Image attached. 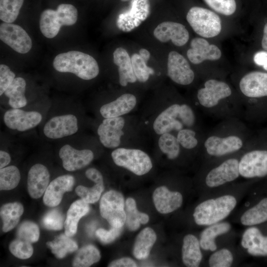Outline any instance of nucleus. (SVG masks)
Returning a JSON list of instances; mask_svg holds the SVG:
<instances>
[{"label": "nucleus", "instance_id": "nucleus-54", "mask_svg": "<svg viewBox=\"0 0 267 267\" xmlns=\"http://www.w3.org/2000/svg\"><path fill=\"white\" fill-rule=\"evenodd\" d=\"M255 63L262 66L267 70V52L265 51H261L257 52L253 58Z\"/></svg>", "mask_w": 267, "mask_h": 267}, {"label": "nucleus", "instance_id": "nucleus-23", "mask_svg": "<svg viewBox=\"0 0 267 267\" xmlns=\"http://www.w3.org/2000/svg\"><path fill=\"white\" fill-rule=\"evenodd\" d=\"M242 140L235 135L225 137L211 136L205 141L207 153L214 156H221L239 150L242 146Z\"/></svg>", "mask_w": 267, "mask_h": 267}, {"label": "nucleus", "instance_id": "nucleus-34", "mask_svg": "<svg viewBox=\"0 0 267 267\" xmlns=\"http://www.w3.org/2000/svg\"><path fill=\"white\" fill-rule=\"evenodd\" d=\"M125 212L126 225L131 231L137 230L140 224H146L149 220V217L146 214L138 210L136 202L132 198L127 199L125 202Z\"/></svg>", "mask_w": 267, "mask_h": 267}, {"label": "nucleus", "instance_id": "nucleus-31", "mask_svg": "<svg viewBox=\"0 0 267 267\" xmlns=\"http://www.w3.org/2000/svg\"><path fill=\"white\" fill-rule=\"evenodd\" d=\"M230 228L231 225L227 222H219L208 225L200 234L199 242L201 247L205 250L215 251L217 248L216 238L227 233Z\"/></svg>", "mask_w": 267, "mask_h": 267}, {"label": "nucleus", "instance_id": "nucleus-29", "mask_svg": "<svg viewBox=\"0 0 267 267\" xmlns=\"http://www.w3.org/2000/svg\"><path fill=\"white\" fill-rule=\"evenodd\" d=\"M89 203L83 200H78L70 206L64 222L65 233L69 237L77 232L79 220L89 211Z\"/></svg>", "mask_w": 267, "mask_h": 267}, {"label": "nucleus", "instance_id": "nucleus-14", "mask_svg": "<svg viewBox=\"0 0 267 267\" xmlns=\"http://www.w3.org/2000/svg\"><path fill=\"white\" fill-rule=\"evenodd\" d=\"M231 89L225 82L210 79L204 84V87L197 92V98L202 106L210 108L217 105L219 101L231 94Z\"/></svg>", "mask_w": 267, "mask_h": 267}, {"label": "nucleus", "instance_id": "nucleus-4", "mask_svg": "<svg viewBox=\"0 0 267 267\" xmlns=\"http://www.w3.org/2000/svg\"><path fill=\"white\" fill-rule=\"evenodd\" d=\"M186 19L193 31L202 37H215L222 30V20L219 15L206 7L197 5L191 7Z\"/></svg>", "mask_w": 267, "mask_h": 267}, {"label": "nucleus", "instance_id": "nucleus-2", "mask_svg": "<svg viewBox=\"0 0 267 267\" xmlns=\"http://www.w3.org/2000/svg\"><path fill=\"white\" fill-rule=\"evenodd\" d=\"M237 201L231 195H224L206 200L194 209L193 214L195 223L199 225H210L226 218L235 208Z\"/></svg>", "mask_w": 267, "mask_h": 267}, {"label": "nucleus", "instance_id": "nucleus-48", "mask_svg": "<svg viewBox=\"0 0 267 267\" xmlns=\"http://www.w3.org/2000/svg\"><path fill=\"white\" fill-rule=\"evenodd\" d=\"M195 135V132L191 130L181 129L178 131L177 138L183 148L190 149L195 147L198 144Z\"/></svg>", "mask_w": 267, "mask_h": 267}, {"label": "nucleus", "instance_id": "nucleus-19", "mask_svg": "<svg viewBox=\"0 0 267 267\" xmlns=\"http://www.w3.org/2000/svg\"><path fill=\"white\" fill-rule=\"evenodd\" d=\"M74 183V177L69 175L60 176L54 179L49 183L44 192V204L49 207L59 205L64 193L71 191Z\"/></svg>", "mask_w": 267, "mask_h": 267}, {"label": "nucleus", "instance_id": "nucleus-38", "mask_svg": "<svg viewBox=\"0 0 267 267\" xmlns=\"http://www.w3.org/2000/svg\"><path fill=\"white\" fill-rule=\"evenodd\" d=\"M25 0H0V19L12 23L17 19Z\"/></svg>", "mask_w": 267, "mask_h": 267}, {"label": "nucleus", "instance_id": "nucleus-18", "mask_svg": "<svg viewBox=\"0 0 267 267\" xmlns=\"http://www.w3.org/2000/svg\"><path fill=\"white\" fill-rule=\"evenodd\" d=\"M222 56L220 49L210 44L204 38H195L190 42V48L187 51V56L194 64H199L206 60H216Z\"/></svg>", "mask_w": 267, "mask_h": 267}, {"label": "nucleus", "instance_id": "nucleus-52", "mask_svg": "<svg viewBox=\"0 0 267 267\" xmlns=\"http://www.w3.org/2000/svg\"><path fill=\"white\" fill-rule=\"evenodd\" d=\"M137 265L131 258H121L111 262L108 266L109 267H135Z\"/></svg>", "mask_w": 267, "mask_h": 267}, {"label": "nucleus", "instance_id": "nucleus-27", "mask_svg": "<svg viewBox=\"0 0 267 267\" xmlns=\"http://www.w3.org/2000/svg\"><path fill=\"white\" fill-rule=\"evenodd\" d=\"M113 62L118 67L119 80L121 86L126 87L129 83H134L137 79L134 74L131 59L126 49L117 48L113 54Z\"/></svg>", "mask_w": 267, "mask_h": 267}, {"label": "nucleus", "instance_id": "nucleus-12", "mask_svg": "<svg viewBox=\"0 0 267 267\" xmlns=\"http://www.w3.org/2000/svg\"><path fill=\"white\" fill-rule=\"evenodd\" d=\"M123 118H104L97 128V133L101 143L107 148H115L121 143L122 131L125 125Z\"/></svg>", "mask_w": 267, "mask_h": 267}, {"label": "nucleus", "instance_id": "nucleus-8", "mask_svg": "<svg viewBox=\"0 0 267 267\" xmlns=\"http://www.w3.org/2000/svg\"><path fill=\"white\" fill-rule=\"evenodd\" d=\"M78 131L77 117L71 114L54 116L45 124L43 132L51 139H56L75 134Z\"/></svg>", "mask_w": 267, "mask_h": 267}, {"label": "nucleus", "instance_id": "nucleus-5", "mask_svg": "<svg viewBox=\"0 0 267 267\" xmlns=\"http://www.w3.org/2000/svg\"><path fill=\"white\" fill-rule=\"evenodd\" d=\"M111 157L116 165L137 176L146 174L153 166L148 155L137 149L118 148L112 152Z\"/></svg>", "mask_w": 267, "mask_h": 267}, {"label": "nucleus", "instance_id": "nucleus-49", "mask_svg": "<svg viewBox=\"0 0 267 267\" xmlns=\"http://www.w3.org/2000/svg\"><path fill=\"white\" fill-rule=\"evenodd\" d=\"M15 75L6 65H0V95L1 96L15 78Z\"/></svg>", "mask_w": 267, "mask_h": 267}, {"label": "nucleus", "instance_id": "nucleus-28", "mask_svg": "<svg viewBox=\"0 0 267 267\" xmlns=\"http://www.w3.org/2000/svg\"><path fill=\"white\" fill-rule=\"evenodd\" d=\"M199 240L193 234L186 235L183 239L181 249L182 260L188 267H197L200 265L202 254Z\"/></svg>", "mask_w": 267, "mask_h": 267}, {"label": "nucleus", "instance_id": "nucleus-16", "mask_svg": "<svg viewBox=\"0 0 267 267\" xmlns=\"http://www.w3.org/2000/svg\"><path fill=\"white\" fill-rule=\"evenodd\" d=\"M59 156L62 160L63 168L71 172L86 167L94 158V154L91 150H79L69 144H65L60 148Z\"/></svg>", "mask_w": 267, "mask_h": 267}, {"label": "nucleus", "instance_id": "nucleus-11", "mask_svg": "<svg viewBox=\"0 0 267 267\" xmlns=\"http://www.w3.org/2000/svg\"><path fill=\"white\" fill-rule=\"evenodd\" d=\"M167 74L173 81L181 85H189L194 79V72L188 61L176 51H172L168 54Z\"/></svg>", "mask_w": 267, "mask_h": 267}, {"label": "nucleus", "instance_id": "nucleus-55", "mask_svg": "<svg viewBox=\"0 0 267 267\" xmlns=\"http://www.w3.org/2000/svg\"><path fill=\"white\" fill-rule=\"evenodd\" d=\"M11 157L9 154L1 150L0 151V169L6 167L10 162Z\"/></svg>", "mask_w": 267, "mask_h": 267}, {"label": "nucleus", "instance_id": "nucleus-3", "mask_svg": "<svg viewBox=\"0 0 267 267\" xmlns=\"http://www.w3.org/2000/svg\"><path fill=\"white\" fill-rule=\"evenodd\" d=\"M78 11L74 4L61 2L55 9L47 8L43 10L40 18V28L47 38L55 37L62 26H71L77 21Z\"/></svg>", "mask_w": 267, "mask_h": 267}, {"label": "nucleus", "instance_id": "nucleus-45", "mask_svg": "<svg viewBox=\"0 0 267 267\" xmlns=\"http://www.w3.org/2000/svg\"><path fill=\"white\" fill-rule=\"evenodd\" d=\"M9 250L14 256L21 259H28L33 253L31 243L19 238L14 239L10 243Z\"/></svg>", "mask_w": 267, "mask_h": 267}, {"label": "nucleus", "instance_id": "nucleus-1", "mask_svg": "<svg viewBox=\"0 0 267 267\" xmlns=\"http://www.w3.org/2000/svg\"><path fill=\"white\" fill-rule=\"evenodd\" d=\"M53 66L59 72L73 73L85 80L95 78L99 72L98 64L92 56L76 50L58 54L53 60Z\"/></svg>", "mask_w": 267, "mask_h": 267}, {"label": "nucleus", "instance_id": "nucleus-56", "mask_svg": "<svg viewBox=\"0 0 267 267\" xmlns=\"http://www.w3.org/2000/svg\"><path fill=\"white\" fill-rule=\"evenodd\" d=\"M261 44L263 48L267 51V23L265 24L264 27L263 36Z\"/></svg>", "mask_w": 267, "mask_h": 267}, {"label": "nucleus", "instance_id": "nucleus-33", "mask_svg": "<svg viewBox=\"0 0 267 267\" xmlns=\"http://www.w3.org/2000/svg\"><path fill=\"white\" fill-rule=\"evenodd\" d=\"M23 212L22 205L18 202L2 205L0 208V215L3 223V231L6 232L14 228L18 224Z\"/></svg>", "mask_w": 267, "mask_h": 267}, {"label": "nucleus", "instance_id": "nucleus-7", "mask_svg": "<svg viewBox=\"0 0 267 267\" xmlns=\"http://www.w3.org/2000/svg\"><path fill=\"white\" fill-rule=\"evenodd\" d=\"M0 39L15 51L26 53L32 48V42L27 33L20 26L2 22L0 25Z\"/></svg>", "mask_w": 267, "mask_h": 267}, {"label": "nucleus", "instance_id": "nucleus-53", "mask_svg": "<svg viewBox=\"0 0 267 267\" xmlns=\"http://www.w3.org/2000/svg\"><path fill=\"white\" fill-rule=\"evenodd\" d=\"M86 177L94 183L103 182V178L101 173L97 169L91 168L88 169L85 173Z\"/></svg>", "mask_w": 267, "mask_h": 267}, {"label": "nucleus", "instance_id": "nucleus-37", "mask_svg": "<svg viewBox=\"0 0 267 267\" xmlns=\"http://www.w3.org/2000/svg\"><path fill=\"white\" fill-rule=\"evenodd\" d=\"M101 258L99 250L92 245L81 248L75 255L72 266L75 267H88L98 262Z\"/></svg>", "mask_w": 267, "mask_h": 267}, {"label": "nucleus", "instance_id": "nucleus-44", "mask_svg": "<svg viewBox=\"0 0 267 267\" xmlns=\"http://www.w3.org/2000/svg\"><path fill=\"white\" fill-rule=\"evenodd\" d=\"M17 238L27 241L30 243L37 242L40 237L38 226L31 221H25L19 226L17 231Z\"/></svg>", "mask_w": 267, "mask_h": 267}, {"label": "nucleus", "instance_id": "nucleus-57", "mask_svg": "<svg viewBox=\"0 0 267 267\" xmlns=\"http://www.w3.org/2000/svg\"><path fill=\"white\" fill-rule=\"evenodd\" d=\"M139 54L148 62L150 57V52L145 48H141L139 50Z\"/></svg>", "mask_w": 267, "mask_h": 267}, {"label": "nucleus", "instance_id": "nucleus-26", "mask_svg": "<svg viewBox=\"0 0 267 267\" xmlns=\"http://www.w3.org/2000/svg\"><path fill=\"white\" fill-rule=\"evenodd\" d=\"M242 246L254 256H267V236L256 227L247 228L241 239Z\"/></svg>", "mask_w": 267, "mask_h": 267}, {"label": "nucleus", "instance_id": "nucleus-36", "mask_svg": "<svg viewBox=\"0 0 267 267\" xmlns=\"http://www.w3.org/2000/svg\"><path fill=\"white\" fill-rule=\"evenodd\" d=\"M46 245L52 253L59 259L64 258L68 253L78 249L77 243L65 234L56 237L53 241L47 242Z\"/></svg>", "mask_w": 267, "mask_h": 267}, {"label": "nucleus", "instance_id": "nucleus-17", "mask_svg": "<svg viewBox=\"0 0 267 267\" xmlns=\"http://www.w3.org/2000/svg\"><path fill=\"white\" fill-rule=\"evenodd\" d=\"M239 175L238 160L229 159L211 170L206 177L205 182L208 187H216L233 181Z\"/></svg>", "mask_w": 267, "mask_h": 267}, {"label": "nucleus", "instance_id": "nucleus-39", "mask_svg": "<svg viewBox=\"0 0 267 267\" xmlns=\"http://www.w3.org/2000/svg\"><path fill=\"white\" fill-rule=\"evenodd\" d=\"M158 146L162 152L171 160L177 158L180 152V144L177 138L170 133L160 135Z\"/></svg>", "mask_w": 267, "mask_h": 267}, {"label": "nucleus", "instance_id": "nucleus-58", "mask_svg": "<svg viewBox=\"0 0 267 267\" xmlns=\"http://www.w3.org/2000/svg\"><path fill=\"white\" fill-rule=\"evenodd\" d=\"M122 1H129V0H120Z\"/></svg>", "mask_w": 267, "mask_h": 267}, {"label": "nucleus", "instance_id": "nucleus-40", "mask_svg": "<svg viewBox=\"0 0 267 267\" xmlns=\"http://www.w3.org/2000/svg\"><path fill=\"white\" fill-rule=\"evenodd\" d=\"M21 175L15 166H6L0 169V189L9 190L15 188L20 181Z\"/></svg>", "mask_w": 267, "mask_h": 267}, {"label": "nucleus", "instance_id": "nucleus-21", "mask_svg": "<svg viewBox=\"0 0 267 267\" xmlns=\"http://www.w3.org/2000/svg\"><path fill=\"white\" fill-rule=\"evenodd\" d=\"M241 92L249 97L267 96V73L250 72L244 76L239 83Z\"/></svg>", "mask_w": 267, "mask_h": 267}, {"label": "nucleus", "instance_id": "nucleus-32", "mask_svg": "<svg viewBox=\"0 0 267 267\" xmlns=\"http://www.w3.org/2000/svg\"><path fill=\"white\" fill-rule=\"evenodd\" d=\"M26 87L24 79L17 77L5 91L4 94L8 98V104L11 108H21L27 105Z\"/></svg>", "mask_w": 267, "mask_h": 267}, {"label": "nucleus", "instance_id": "nucleus-10", "mask_svg": "<svg viewBox=\"0 0 267 267\" xmlns=\"http://www.w3.org/2000/svg\"><path fill=\"white\" fill-rule=\"evenodd\" d=\"M240 175L245 178L267 175V151L253 150L246 153L239 162Z\"/></svg>", "mask_w": 267, "mask_h": 267}, {"label": "nucleus", "instance_id": "nucleus-35", "mask_svg": "<svg viewBox=\"0 0 267 267\" xmlns=\"http://www.w3.org/2000/svg\"><path fill=\"white\" fill-rule=\"evenodd\" d=\"M267 221V198L261 200L257 205L246 211L241 216L242 224L251 226Z\"/></svg>", "mask_w": 267, "mask_h": 267}, {"label": "nucleus", "instance_id": "nucleus-15", "mask_svg": "<svg viewBox=\"0 0 267 267\" xmlns=\"http://www.w3.org/2000/svg\"><path fill=\"white\" fill-rule=\"evenodd\" d=\"M153 36L162 43L171 41L177 46L185 45L189 38L188 31L185 27L182 24L173 21H164L158 24L153 31Z\"/></svg>", "mask_w": 267, "mask_h": 267}, {"label": "nucleus", "instance_id": "nucleus-50", "mask_svg": "<svg viewBox=\"0 0 267 267\" xmlns=\"http://www.w3.org/2000/svg\"><path fill=\"white\" fill-rule=\"evenodd\" d=\"M122 227L112 226L109 230L103 228H99L96 231L95 235L102 243L109 244L114 241L120 236L122 231Z\"/></svg>", "mask_w": 267, "mask_h": 267}, {"label": "nucleus", "instance_id": "nucleus-20", "mask_svg": "<svg viewBox=\"0 0 267 267\" xmlns=\"http://www.w3.org/2000/svg\"><path fill=\"white\" fill-rule=\"evenodd\" d=\"M50 174L47 168L41 164L33 165L29 170L27 188L30 196L34 199L41 197L49 184Z\"/></svg>", "mask_w": 267, "mask_h": 267}, {"label": "nucleus", "instance_id": "nucleus-25", "mask_svg": "<svg viewBox=\"0 0 267 267\" xmlns=\"http://www.w3.org/2000/svg\"><path fill=\"white\" fill-rule=\"evenodd\" d=\"M136 102V98L134 94L124 93L115 100L103 105L99 112L104 118L121 117L133 110Z\"/></svg>", "mask_w": 267, "mask_h": 267}, {"label": "nucleus", "instance_id": "nucleus-6", "mask_svg": "<svg viewBox=\"0 0 267 267\" xmlns=\"http://www.w3.org/2000/svg\"><path fill=\"white\" fill-rule=\"evenodd\" d=\"M101 216L113 227H122L126 222L125 203L123 195L111 190L101 197L99 203Z\"/></svg>", "mask_w": 267, "mask_h": 267}, {"label": "nucleus", "instance_id": "nucleus-42", "mask_svg": "<svg viewBox=\"0 0 267 267\" xmlns=\"http://www.w3.org/2000/svg\"><path fill=\"white\" fill-rule=\"evenodd\" d=\"M104 189L103 182H98L94 183V185L91 187L79 185L76 188L75 191L82 200L89 204H92L99 199Z\"/></svg>", "mask_w": 267, "mask_h": 267}, {"label": "nucleus", "instance_id": "nucleus-46", "mask_svg": "<svg viewBox=\"0 0 267 267\" xmlns=\"http://www.w3.org/2000/svg\"><path fill=\"white\" fill-rule=\"evenodd\" d=\"M233 257L231 252L226 248L219 250L212 254L209 259L211 267H229L231 266Z\"/></svg>", "mask_w": 267, "mask_h": 267}, {"label": "nucleus", "instance_id": "nucleus-22", "mask_svg": "<svg viewBox=\"0 0 267 267\" xmlns=\"http://www.w3.org/2000/svg\"><path fill=\"white\" fill-rule=\"evenodd\" d=\"M152 198L158 212L168 214L180 208L183 201L181 194L178 191H171L167 187L161 186L153 192Z\"/></svg>", "mask_w": 267, "mask_h": 267}, {"label": "nucleus", "instance_id": "nucleus-24", "mask_svg": "<svg viewBox=\"0 0 267 267\" xmlns=\"http://www.w3.org/2000/svg\"><path fill=\"white\" fill-rule=\"evenodd\" d=\"M180 105L174 104L164 110L154 121L153 128L159 135L170 133L172 131H180L183 128L182 123L177 119Z\"/></svg>", "mask_w": 267, "mask_h": 267}, {"label": "nucleus", "instance_id": "nucleus-41", "mask_svg": "<svg viewBox=\"0 0 267 267\" xmlns=\"http://www.w3.org/2000/svg\"><path fill=\"white\" fill-rule=\"evenodd\" d=\"M131 59L133 71L137 80L141 83L147 81L150 76L154 73L153 69L147 66V61L139 53L133 54Z\"/></svg>", "mask_w": 267, "mask_h": 267}, {"label": "nucleus", "instance_id": "nucleus-13", "mask_svg": "<svg viewBox=\"0 0 267 267\" xmlns=\"http://www.w3.org/2000/svg\"><path fill=\"white\" fill-rule=\"evenodd\" d=\"M150 11L149 0H132L130 10L119 15L117 25L124 32H129L146 19Z\"/></svg>", "mask_w": 267, "mask_h": 267}, {"label": "nucleus", "instance_id": "nucleus-9", "mask_svg": "<svg viewBox=\"0 0 267 267\" xmlns=\"http://www.w3.org/2000/svg\"><path fill=\"white\" fill-rule=\"evenodd\" d=\"M42 114L36 111H25L20 108H11L6 111L3 122L9 129L25 132L34 128L40 124Z\"/></svg>", "mask_w": 267, "mask_h": 267}, {"label": "nucleus", "instance_id": "nucleus-43", "mask_svg": "<svg viewBox=\"0 0 267 267\" xmlns=\"http://www.w3.org/2000/svg\"><path fill=\"white\" fill-rule=\"evenodd\" d=\"M212 10L228 16L234 14L238 7L237 0H203Z\"/></svg>", "mask_w": 267, "mask_h": 267}, {"label": "nucleus", "instance_id": "nucleus-47", "mask_svg": "<svg viewBox=\"0 0 267 267\" xmlns=\"http://www.w3.org/2000/svg\"><path fill=\"white\" fill-rule=\"evenodd\" d=\"M44 227L50 230H58L63 228L64 218L62 214L57 209L47 212L42 219Z\"/></svg>", "mask_w": 267, "mask_h": 267}, {"label": "nucleus", "instance_id": "nucleus-30", "mask_svg": "<svg viewBox=\"0 0 267 267\" xmlns=\"http://www.w3.org/2000/svg\"><path fill=\"white\" fill-rule=\"evenodd\" d=\"M154 230L149 227L143 229L137 235L133 247V255L138 260L146 259L156 242Z\"/></svg>", "mask_w": 267, "mask_h": 267}, {"label": "nucleus", "instance_id": "nucleus-51", "mask_svg": "<svg viewBox=\"0 0 267 267\" xmlns=\"http://www.w3.org/2000/svg\"><path fill=\"white\" fill-rule=\"evenodd\" d=\"M178 117L182 123L188 127H192L195 123V115L191 108L188 105H180Z\"/></svg>", "mask_w": 267, "mask_h": 267}]
</instances>
